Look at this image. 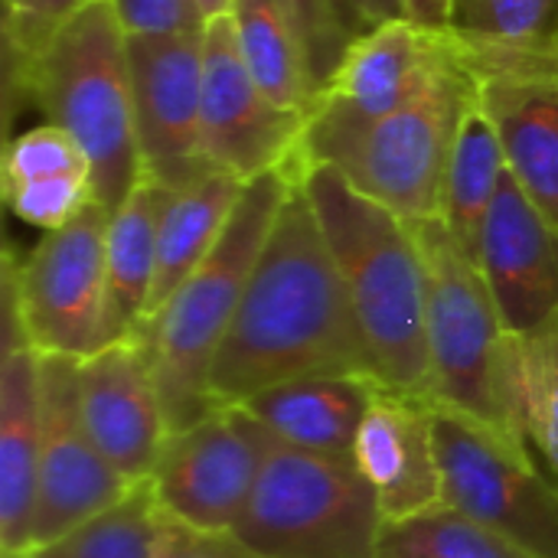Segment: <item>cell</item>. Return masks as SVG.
Instances as JSON below:
<instances>
[{
  "mask_svg": "<svg viewBox=\"0 0 558 558\" xmlns=\"http://www.w3.org/2000/svg\"><path fill=\"white\" fill-rule=\"evenodd\" d=\"M304 376H376L301 173L209 369L213 405Z\"/></svg>",
  "mask_w": 558,
  "mask_h": 558,
  "instance_id": "cell-1",
  "label": "cell"
},
{
  "mask_svg": "<svg viewBox=\"0 0 558 558\" xmlns=\"http://www.w3.org/2000/svg\"><path fill=\"white\" fill-rule=\"evenodd\" d=\"M301 186L347 284L376 379L428 399V281L415 226L353 190L327 163H301Z\"/></svg>",
  "mask_w": 558,
  "mask_h": 558,
  "instance_id": "cell-2",
  "label": "cell"
},
{
  "mask_svg": "<svg viewBox=\"0 0 558 558\" xmlns=\"http://www.w3.org/2000/svg\"><path fill=\"white\" fill-rule=\"evenodd\" d=\"M7 101H29L82 147L101 209L114 213L144 180L128 29L111 0L75 13L7 88Z\"/></svg>",
  "mask_w": 558,
  "mask_h": 558,
  "instance_id": "cell-3",
  "label": "cell"
},
{
  "mask_svg": "<svg viewBox=\"0 0 558 558\" xmlns=\"http://www.w3.org/2000/svg\"><path fill=\"white\" fill-rule=\"evenodd\" d=\"M298 173L301 167L291 160L288 167L248 180L216 248L137 330L150 356L170 432H183L216 409L209 396L213 360Z\"/></svg>",
  "mask_w": 558,
  "mask_h": 558,
  "instance_id": "cell-4",
  "label": "cell"
},
{
  "mask_svg": "<svg viewBox=\"0 0 558 558\" xmlns=\"http://www.w3.org/2000/svg\"><path fill=\"white\" fill-rule=\"evenodd\" d=\"M474 101L477 75L461 59L386 118L350 121L314 108L298 157L301 163L333 167L353 190L405 222H425L441 216L451 147Z\"/></svg>",
  "mask_w": 558,
  "mask_h": 558,
  "instance_id": "cell-5",
  "label": "cell"
},
{
  "mask_svg": "<svg viewBox=\"0 0 558 558\" xmlns=\"http://www.w3.org/2000/svg\"><path fill=\"white\" fill-rule=\"evenodd\" d=\"M383 517L353 461L271 441L235 536L262 558H379Z\"/></svg>",
  "mask_w": 558,
  "mask_h": 558,
  "instance_id": "cell-6",
  "label": "cell"
},
{
  "mask_svg": "<svg viewBox=\"0 0 558 558\" xmlns=\"http://www.w3.org/2000/svg\"><path fill=\"white\" fill-rule=\"evenodd\" d=\"M412 226L418 232L428 281V399L507 432L500 412V353L507 327L487 278L438 216Z\"/></svg>",
  "mask_w": 558,
  "mask_h": 558,
  "instance_id": "cell-7",
  "label": "cell"
},
{
  "mask_svg": "<svg viewBox=\"0 0 558 558\" xmlns=\"http://www.w3.org/2000/svg\"><path fill=\"white\" fill-rule=\"evenodd\" d=\"M108 219L92 203L20 262L7 258V337L39 356L85 360L108 347Z\"/></svg>",
  "mask_w": 558,
  "mask_h": 558,
  "instance_id": "cell-8",
  "label": "cell"
},
{
  "mask_svg": "<svg viewBox=\"0 0 558 558\" xmlns=\"http://www.w3.org/2000/svg\"><path fill=\"white\" fill-rule=\"evenodd\" d=\"M435 409L445 504L500 533L533 558H558V487L497 425Z\"/></svg>",
  "mask_w": 558,
  "mask_h": 558,
  "instance_id": "cell-9",
  "label": "cell"
},
{
  "mask_svg": "<svg viewBox=\"0 0 558 558\" xmlns=\"http://www.w3.org/2000/svg\"><path fill=\"white\" fill-rule=\"evenodd\" d=\"M271 441L242 405H216L196 425L170 432L150 474L157 507L186 526L235 533Z\"/></svg>",
  "mask_w": 558,
  "mask_h": 558,
  "instance_id": "cell-10",
  "label": "cell"
},
{
  "mask_svg": "<svg viewBox=\"0 0 558 558\" xmlns=\"http://www.w3.org/2000/svg\"><path fill=\"white\" fill-rule=\"evenodd\" d=\"M39 389L43 441L26 553L69 536L134 490V484L101 458L82 422L78 360L39 356Z\"/></svg>",
  "mask_w": 558,
  "mask_h": 558,
  "instance_id": "cell-11",
  "label": "cell"
},
{
  "mask_svg": "<svg viewBox=\"0 0 558 558\" xmlns=\"http://www.w3.org/2000/svg\"><path fill=\"white\" fill-rule=\"evenodd\" d=\"M144 177L180 193L216 173L203 150V29L128 36Z\"/></svg>",
  "mask_w": 558,
  "mask_h": 558,
  "instance_id": "cell-12",
  "label": "cell"
},
{
  "mask_svg": "<svg viewBox=\"0 0 558 558\" xmlns=\"http://www.w3.org/2000/svg\"><path fill=\"white\" fill-rule=\"evenodd\" d=\"M304 121L258 88L242 59L232 16L209 20L203 29V150L209 167L245 183L288 167L301 150Z\"/></svg>",
  "mask_w": 558,
  "mask_h": 558,
  "instance_id": "cell-13",
  "label": "cell"
},
{
  "mask_svg": "<svg viewBox=\"0 0 558 558\" xmlns=\"http://www.w3.org/2000/svg\"><path fill=\"white\" fill-rule=\"evenodd\" d=\"M477 75V101L487 111L507 173L558 226V59L490 52L464 46Z\"/></svg>",
  "mask_w": 558,
  "mask_h": 558,
  "instance_id": "cell-14",
  "label": "cell"
},
{
  "mask_svg": "<svg viewBox=\"0 0 558 558\" xmlns=\"http://www.w3.org/2000/svg\"><path fill=\"white\" fill-rule=\"evenodd\" d=\"M78 409L101 458L128 484H147L170 438V422L137 333L78 360Z\"/></svg>",
  "mask_w": 558,
  "mask_h": 558,
  "instance_id": "cell-15",
  "label": "cell"
},
{
  "mask_svg": "<svg viewBox=\"0 0 558 558\" xmlns=\"http://www.w3.org/2000/svg\"><path fill=\"white\" fill-rule=\"evenodd\" d=\"M461 59L464 49L448 29L396 16L353 39L314 108L350 121H376L418 98Z\"/></svg>",
  "mask_w": 558,
  "mask_h": 558,
  "instance_id": "cell-16",
  "label": "cell"
},
{
  "mask_svg": "<svg viewBox=\"0 0 558 558\" xmlns=\"http://www.w3.org/2000/svg\"><path fill=\"white\" fill-rule=\"evenodd\" d=\"M353 464L369 484L383 523H402L445 507L432 399L376 383Z\"/></svg>",
  "mask_w": 558,
  "mask_h": 558,
  "instance_id": "cell-17",
  "label": "cell"
},
{
  "mask_svg": "<svg viewBox=\"0 0 558 558\" xmlns=\"http://www.w3.org/2000/svg\"><path fill=\"white\" fill-rule=\"evenodd\" d=\"M477 265L507 333H523L558 314V226L507 173L487 213Z\"/></svg>",
  "mask_w": 558,
  "mask_h": 558,
  "instance_id": "cell-18",
  "label": "cell"
},
{
  "mask_svg": "<svg viewBox=\"0 0 558 558\" xmlns=\"http://www.w3.org/2000/svg\"><path fill=\"white\" fill-rule=\"evenodd\" d=\"M39 441V353L23 337H7L0 363V558L26 553L36 504Z\"/></svg>",
  "mask_w": 558,
  "mask_h": 558,
  "instance_id": "cell-19",
  "label": "cell"
},
{
  "mask_svg": "<svg viewBox=\"0 0 558 558\" xmlns=\"http://www.w3.org/2000/svg\"><path fill=\"white\" fill-rule=\"evenodd\" d=\"M376 376H304L271 386L242 409L281 445L353 461Z\"/></svg>",
  "mask_w": 558,
  "mask_h": 558,
  "instance_id": "cell-20",
  "label": "cell"
},
{
  "mask_svg": "<svg viewBox=\"0 0 558 558\" xmlns=\"http://www.w3.org/2000/svg\"><path fill=\"white\" fill-rule=\"evenodd\" d=\"M500 412L507 435L558 487V314L533 330L507 333Z\"/></svg>",
  "mask_w": 558,
  "mask_h": 558,
  "instance_id": "cell-21",
  "label": "cell"
},
{
  "mask_svg": "<svg viewBox=\"0 0 558 558\" xmlns=\"http://www.w3.org/2000/svg\"><path fill=\"white\" fill-rule=\"evenodd\" d=\"M173 190L141 180L134 193L108 219V343L134 337L144 327L160 219Z\"/></svg>",
  "mask_w": 558,
  "mask_h": 558,
  "instance_id": "cell-22",
  "label": "cell"
},
{
  "mask_svg": "<svg viewBox=\"0 0 558 558\" xmlns=\"http://www.w3.org/2000/svg\"><path fill=\"white\" fill-rule=\"evenodd\" d=\"M245 193V180L229 173H209L199 183L170 196L160 235H157V268L144 324L173 298V291L206 262V255L222 239L239 199Z\"/></svg>",
  "mask_w": 558,
  "mask_h": 558,
  "instance_id": "cell-23",
  "label": "cell"
},
{
  "mask_svg": "<svg viewBox=\"0 0 558 558\" xmlns=\"http://www.w3.org/2000/svg\"><path fill=\"white\" fill-rule=\"evenodd\" d=\"M242 59L258 88L301 118L314 108V82L304 39L281 0H232L229 7Z\"/></svg>",
  "mask_w": 558,
  "mask_h": 558,
  "instance_id": "cell-24",
  "label": "cell"
},
{
  "mask_svg": "<svg viewBox=\"0 0 558 558\" xmlns=\"http://www.w3.org/2000/svg\"><path fill=\"white\" fill-rule=\"evenodd\" d=\"M504 177H507V157L500 137L481 101H474L451 147L445 193H441V216H438L474 262H477L487 213L497 199Z\"/></svg>",
  "mask_w": 558,
  "mask_h": 558,
  "instance_id": "cell-25",
  "label": "cell"
},
{
  "mask_svg": "<svg viewBox=\"0 0 558 558\" xmlns=\"http://www.w3.org/2000/svg\"><path fill=\"white\" fill-rule=\"evenodd\" d=\"M445 29L471 49L558 59V0H451Z\"/></svg>",
  "mask_w": 558,
  "mask_h": 558,
  "instance_id": "cell-26",
  "label": "cell"
},
{
  "mask_svg": "<svg viewBox=\"0 0 558 558\" xmlns=\"http://www.w3.org/2000/svg\"><path fill=\"white\" fill-rule=\"evenodd\" d=\"M379 558H533L504 539L500 533L481 526L477 520L458 513L454 507H438L402 523H383Z\"/></svg>",
  "mask_w": 558,
  "mask_h": 558,
  "instance_id": "cell-27",
  "label": "cell"
},
{
  "mask_svg": "<svg viewBox=\"0 0 558 558\" xmlns=\"http://www.w3.org/2000/svg\"><path fill=\"white\" fill-rule=\"evenodd\" d=\"M160 507L150 481L69 536L13 558H154Z\"/></svg>",
  "mask_w": 558,
  "mask_h": 558,
  "instance_id": "cell-28",
  "label": "cell"
},
{
  "mask_svg": "<svg viewBox=\"0 0 558 558\" xmlns=\"http://www.w3.org/2000/svg\"><path fill=\"white\" fill-rule=\"evenodd\" d=\"M98 0H3V72L7 88L20 82L46 43L85 7Z\"/></svg>",
  "mask_w": 558,
  "mask_h": 558,
  "instance_id": "cell-29",
  "label": "cell"
},
{
  "mask_svg": "<svg viewBox=\"0 0 558 558\" xmlns=\"http://www.w3.org/2000/svg\"><path fill=\"white\" fill-rule=\"evenodd\" d=\"M65 173H88V160L82 147L56 124H39L16 134L3 154V186L65 177ZM92 177V173H88Z\"/></svg>",
  "mask_w": 558,
  "mask_h": 558,
  "instance_id": "cell-30",
  "label": "cell"
},
{
  "mask_svg": "<svg viewBox=\"0 0 558 558\" xmlns=\"http://www.w3.org/2000/svg\"><path fill=\"white\" fill-rule=\"evenodd\" d=\"M281 3L291 13L298 33L304 39L307 69H311V82H314V98H317L324 92V85L333 78V72L340 69L353 39L343 29L330 0H281Z\"/></svg>",
  "mask_w": 558,
  "mask_h": 558,
  "instance_id": "cell-31",
  "label": "cell"
},
{
  "mask_svg": "<svg viewBox=\"0 0 558 558\" xmlns=\"http://www.w3.org/2000/svg\"><path fill=\"white\" fill-rule=\"evenodd\" d=\"M128 36H177L206 29L196 0H111Z\"/></svg>",
  "mask_w": 558,
  "mask_h": 558,
  "instance_id": "cell-32",
  "label": "cell"
},
{
  "mask_svg": "<svg viewBox=\"0 0 558 558\" xmlns=\"http://www.w3.org/2000/svg\"><path fill=\"white\" fill-rule=\"evenodd\" d=\"M154 558H262L235 533H213L186 526L160 510Z\"/></svg>",
  "mask_w": 558,
  "mask_h": 558,
  "instance_id": "cell-33",
  "label": "cell"
},
{
  "mask_svg": "<svg viewBox=\"0 0 558 558\" xmlns=\"http://www.w3.org/2000/svg\"><path fill=\"white\" fill-rule=\"evenodd\" d=\"M343 29L350 33V39H360L363 33L373 29V20H369V10H366V0H330Z\"/></svg>",
  "mask_w": 558,
  "mask_h": 558,
  "instance_id": "cell-34",
  "label": "cell"
},
{
  "mask_svg": "<svg viewBox=\"0 0 558 558\" xmlns=\"http://www.w3.org/2000/svg\"><path fill=\"white\" fill-rule=\"evenodd\" d=\"M448 3H451V0H405V16H412V20H418V23H425V26L445 29Z\"/></svg>",
  "mask_w": 558,
  "mask_h": 558,
  "instance_id": "cell-35",
  "label": "cell"
},
{
  "mask_svg": "<svg viewBox=\"0 0 558 558\" xmlns=\"http://www.w3.org/2000/svg\"><path fill=\"white\" fill-rule=\"evenodd\" d=\"M366 10H369V20L376 26V23L405 16V0H366Z\"/></svg>",
  "mask_w": 558,
  "mask_h": 558,
  "instance_id": "cell-36",
  "label": "cell"
},
{
  "mask_svg": "<svg viewBox=\"0 0 558 558\" xmlns=\"http://www.w3.org/2000/svg\"><path fill=\"white\" fill-rule=\"evenodd\" d=\"M196 7L203 10V16H206V23H209V20H216V16H222V13H229L232 0H196Z\"/></svg>",
  "mask_w": 558,
  "mask_h": 558,
  "instance_id": "cell-37",
  "label": "cell"
}]
</instances>
